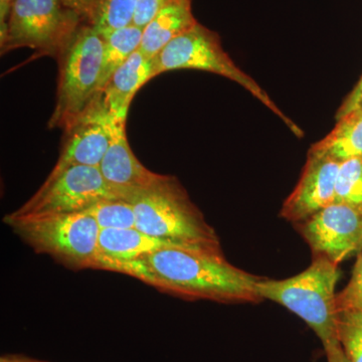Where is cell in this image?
<instances>
[{"label":"cell","mask_w":362,"mask_h":362,"mask_svg":"<svg viewBox=\"0 0 362 362\" xmlns=\"http://www.w3.org/2000/svg\"><path fill=\"white\" fill-rule=\"evenodd\" d=\"M112 199L122 197L106 182L99 168L73 166L56 177L47 178L40 189L11 214L81 213L98 202Z\"/></svg>","instance_id":"cell-8"},{"label":"cell","mask_w":362,"mask_h":362,"mask_svg":"<svg viewBox=\"0 0 362 362\" xmlns=\"http://www.w3.org/2000/svg\"><path fill=\"white\" fill-rule=\"evenodd\" d=\"M359 108H362V77L354 89L350 92L349 96L345 98L341 106L338 109L335 118L337 120H339L342 117Z\"/></svg>","instance_id":"cell-24"},{"label":"cell","mask_w":362,"mask_h":362,"mask_svg":"<svg viewBox=\"0 0 362 362\" xmlns=\"http://www.w3.org/2000/svg\"><path fill=\"white\" fill-rule=\"evenodd\" d=\"M93 1L94 0H65V4L82 13L85 18L86 11H88Z\"/></svg>","instance_id":"cell-27"},{"label":"cell","mask_w":362,"mask_h":362,"mask_svg":"<svg viewBox=\"0 0 362 362\" xmlns=\"http://www.w3.org/2000/svg\"><path fill=\"white\" fill-rule=\"evenodd\" d=\"M14 1L16 0H0V30L6 26Z\"/></svg>","instance_id":"cell-26"},{"label":"cell","mask_w":362,"mask_h":362,"mask_svg":"<svg viewBox=\"0 0 362 362\" xmlns=\"http://www.w3.org/2000/svg\"><path fill=\"white\" fill-rule=\"evenodd\" d=\"M298 225L314 256L339 265L362 251V214L344 204L334 202Z\"/></svg>","instance_id":"cell-9"},{"label":"cell","mask_w":362,"mask_h":362,"mask_svg":"<svg viewBox=\"0 0 362 362\" xmlns=\"http://www.w3.org/2000/svg\"><path fill=\"white\" fill-rule=\"evenodd\" d=\"M339 278L337 264L323 257L314 256L306 270L291 278H262L257 284V291L262 300L282 305L308 324L327 351L340 345L335 291Z\"/></svg>","instance_id":"cell-3"},{"label":"cell","mask_w":362,"mask_h":362,"mask_svg":"<svg viewBox=\"0 0 362 362\" xmlns=\"http://www.w3.org/2000/svg\"><path fill=\"white\" fill-rule=\"evenodd\" d=\"M170 1L171 0H139L133 23L139 28H144L156 14Z\"/></svg>","instance_id":"cell-23"},{"label":"cell","mask_w":362,"mask_h":362,"mask_svg":"<svg viewBox=\"0 0 362 362\" xmlns=\"http://www.w3.org/2000/svg\"><path fill=\"white\" fill-rule=\"evenodd\" d=\"M101 35L104 40V59L100 92L104 89L111 76L139 49L143 28L132 23Z\"/></svg>","instance_id":"cell-17"},{"label":"cell","mask_w":362,"mask_h":362,"mask_svg":"<svg viewBox=\"0 0 362 362\" xmlns=\"http://www.w3.org/2000/svg\"><path fill=\"white\" fill-rule=\"evenodd\" d=\"M192 0H171L143 28L139 51L153 59L173 40L197 25Z\"/></svg>","instance_id":"cell-15"},{"label":"cell","mask_w":362,"mask_h":362,"mask_svg":"<svg viewBox=\"0 0 362 362\" xmlns=\"http://www.w3.org/2000/svg\"><path fill=\"white\" fill-rule=\"evenodd\" d=\"M173 246L176 245L156 239L136 228L101 230L98 240L95 269L112 271L120 264L133 261L162 247Z\"/></svg>","instance_id":"cell-14"},{"label":"cell","mask_w":362,"mask_h":362,"mask_svg":"<svg viewBox=\"0 0 362 362\" xmlns=\"http://www.w3.org/2000/svg\"><path fill=\"white\" fill-rule=\"evenodd\" d=\"M337 310L357 309L362 311V251L358 254L349 284L337 294Z\"/></svg>","instance_id":"cell-22"},{"label":"cell","mask_w":362,"mask_h":362,"mask_svg":"<svg viewBox=\"0 0 362 362\" xmlns=\"http://www.w3.org/2000/svg\"><path fill=\"white\" fill-rule=\"evenodd\" d=\"M4 223L37 252L75 269L96 268L100 226L85 211L16 216Z\"/></svg>","instance_id":"cell-6"},{"label":"cell","mask_w":362,"mask_h":362,"mask_svg":"<svg viewBox=\"0 0 362 362\" xmlns=\"http://www.w3.org/2000/svg\"><path fill=\"white\" fill-rule=\"evenodd\" d=\"M175 70L209 71L237 83L277 115L297 137L304 135L303 131L274 103L265 90L235 65L223 49L218 33L201 23H197L194 28L176 37L154 57V78Z\"/></svg>","instance_id":"cell-5"},{"label":"cell","mask_w":362,"mask_h":362,"mask_svg":"<svg viewBox=\"0 0 362 362\" xmlns=\"http://www.w3.org/2000/svg\"><path fill=\"white\" fill-rule=\"evenodd\" d=\"M335 202L362 214V158L349 159L340 164Z\"/></svg>","instance_id":"cell-19"},{"label":"cell","mask_w":362,"mask_h":362,"mask_svg":"<svg viewBox=\"0 0 362 362\" xmlns=\"http://www.w3.org/2000/svg\"><path fill=\"white\" fill-rule=\"evenodd\" d=\"M341 162L308 153L296 187L286 199L281 216L300 223L335 202V188Z\"/></svg>","instance_id":"cell-11"},{"label":"cell","mask_w":362,"mask_h":362,"mask_svg":"<svg viewBox=\"0 0 362 362\" xmlns=\"http://www.w3.org/2000/svg\"><path fill=\"white\" fill-rule=\"evenodd\" d=\"M154 78L153 59L138 49L109 78L102 90L103 101L113 118L127 119L138 90Z\"/></svg>","instance_id":"cell-13"},{"label":"cell","mask_w":362,"mask_h":362,"mask_svg":"<svg viewBox=\"0 0 362 362\" xmlns=\"http://www.w3.org/2000/svg\"><path fill=\"white\" fill-rule=\"evenodd\" d=\"M110 119L101 93L64 129L59 159L47 178L73 166L100 168L110 144Z\"/></svg>","instance_id":"cell-10"},{"label":"cell","mask_w":362,"mask_h":362,"mask_svg":"<svg viewBox=\"0 0 362 362\" xmlns=\"http://www.w3.org/2000/svg\"><path fill=\"white\" fill-rule=\"evenodd\" d=\"M136 228L176 246L221 249L216 230L175 176L164 175L153 187L128 192Z\"/></svg>","instance_id":"cell-2"},{"label":"cell","mask_w":362,"mask_h":362,"mask_svg":"<svg viewBox=\"0 0 362 362\" xmlns=\"http://www.w3.org/2000/svg\"><path fill=\"white\" fill-rule=\"evenodd\" d=\"M85 213L89 214L96 220L101 230L136 228L134 209L125 199H105L90 206Z\"/></svg>","instance_id":"cell-20"},{"label":"cell","mask_w":362,"mask_h":362,"mask_svg":"<svg viewBox=\"0 0 362 362\" xmlns=\"http://www.w3.org/2000/svg\"><path fill=\"white\" fill-rule=\"evenodd\" d=\"M139 0H94L85 13V21L100 35L133 23Z\"/></svg>","instance_id":"cell-18"},{"label":"cell","mask_w":362,"mask_h":362,"mask_svg":"<svg viewBox=\"0 0 362 362\" xmlns=\"http://www.w3.org/2000/svg\"><path fill=\"white\" fill-rule=\"evenodd\" d=\"M112 272L124 274L160 291L187 299L220 303L261 301L257 284L262 277L237 268L221 249L173 246L120 264Z\"/></svg>","instance_id":"cell-1"},{"label":"cell","mask_w":362,"mask_h":362,"mask_svg":"<svg viewBox=\"0 0 362 362\" xmlns=\"http://www.w3.org/2000/svg\"><path fill=\"white\" fill-rule=\"evenodd\" d=\"M84 21L65 0H16L0 30L1 54L30 47L37 51L35 57L57 58Z\"/></svg>","instance_id":"cell-7"},{"label":"cell","mask_w":362,"mask_h":362,"mask_svg":"<svg viewBox=\"0 0 362 362\" xmlns=\"http://www.w3.org/2000/svg\"><path fill=\"white\" fill-rule=\"evenodd\" d=\"M56 59L59 63L58 90L49 128L64 130L101 94L103 37L84 21Z\"/></svg>","instance_id":"cell-4"},{"label":"cell","mask_w":362,"mask_h":362,"mask_svg":"<svg viewBox=\"0 0 362 362\" xmlns=\"http://www.w3.org/2000/svg\"><path fill=\"white\" fill-rule=\"evenodd\" d=\"M337 337L349 362H362V311L337 310Z\"/></svg>","instance_id":"cell-21"},{"label":"cell","mask_w":362,"mask_h":362,"mask_svg":"<svg viewBox=\"0 0 362 362\" xmlns=\"http://www.w3.org/2000/svg\"><path fill=\"white\" fill-rule=\"evenodd\" d=\"M127 119H110L111 140L100 171L104 180L122 199L133 190L153 187L164 177L145 168L131 149L126 134Z\"/></svg>","instance_id":"cell-12"},{"label":"cell","mask_w":362,"mask_h":362,"mask_svg":"<svg viewBox=\"0 0 362 362\" xmlns=\"http://www.w3.org/2000/svg\"><path fill=\"white\" fill-rule=\"evenodd\" d=\"M0 362H49L45 361H39V359L32 358L25 356H16V354H11V356H2Z\"/></svg>","instance_id":"cell-28"},{"label":"cell","mask_w":362,"mask_h":362,"mask_svg":"<svg viewBox=\"0 0 362 362\" xmlns=\"http://www.w3.org/2000/svg\"><path fill=\"white\" fill-rule=\"evenodd\" d=\"M326 357H327V362H349L343 351L341 345L332 347L327 351H325Z\"/></svg>","instance_id":"cell-25"},{"label":"cell","mask_w":362,"mask_h":362,"mask_svg":"<svg viewBox=\"0 0 362 362\" xmlns=\"http://www.w3.org/2000/svg\"><path fill=\"white\" fill-rule=\"evenodd\" d=\"M309 152L339 162L362 158V108L337 120L329 134L315 143Z\"/></svg>","instance_id":"cell-16"}]
</instances>
